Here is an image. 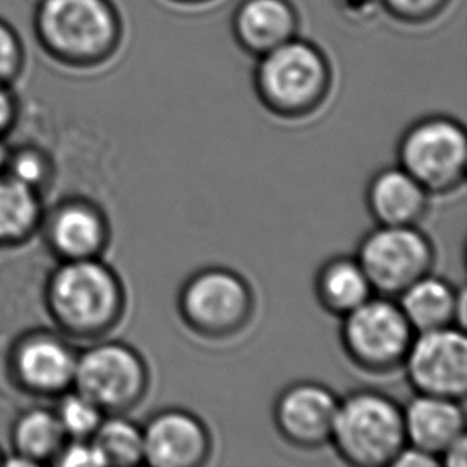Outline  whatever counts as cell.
<instances>
[{
	"instance_id": "cell-33",
	"label": "cell",
	"mask_w": 467,
	"mask_h": 467,
	"mask_svg": "<svg viewBox=\"0 0 467 467\" xmlns=\"http://www.w3.org/2000/svg\"><path fill=\"white\" fill-rule=\"evenodd\" d=\"M4 458H5V455H4V451L0 449V466H2V462H4Z\"/></svg>"
},
{
	"instance_id": "cell-10",
	"label": "cell",
	"mask_w": 467,
	"mask_h": 467,
	"mask_svg": "<svg viewBox=\"0 0 467 467\" xmlns=\"http://www.w3.org/2000/svg\"><path fill=\"white\" fill-rule=\"evenodd\" d=\"M78 351L57 330H29L13 343L8 375L19 391L57 399L72 389Z\"/></svg>"
},
{
	"instance_id": "cell-30",
	"label": "cell",
	"mask_w": 467,
	"mask_h": 467,
	"mask_svg": "<svg viewBox=\"0 0 467 467\" xmlns=\"http://www.w3.org/2000/svg\"><path fill=\"white\" fill-rule=\"evenodd\" d=\"M441 466L443 467H466L467 466V441L466 436L458 439L451 443L449 449L439 456Z\"/></svg>"
},
{
	"instance_id": "cell-31",
	"label": "cell",
	"mask_w": 467,
	"mask_h": 467,
	"mask_svg": "<svg viewBox=\"0 0 467 467\" xmlns=\"http://www.w3.org/2000/svg\"><path fill=\"white\" fill-rule=\"evenodd\" d=\"M8 155H10V149L5 146V140H0V172L5 171Z\"/></svg>"
},
{
	"instance_id": "cell-4",
	"label": "cell",
	"mask_w": 467,
	"mask_h": 467,
	"mask_svg": "<svg viewBox=\"0 0 467 467\" xmlns=\"http://www.w3.org/2000/svg\"><path fill=\"white\" fill-rule=\"evenodd\" d=\"M328 443L349 466L391 467L407 445L402 405L377 389L349 392L338 402Z\"/></svg>"
},
{
	"instance_id": "cell-9",
	"label": "cell",
	"mask_w": 467,
	"mask_h": 467,
	"mask_svg": "<svg viewBox=\"0 0 467 467\" xmlns=\"http://www.w3.org/2000/svg\"><path fill=\"white\" fill-rule=\"evenodd\" d=\"M356 257L373 292L396 298L432 272L436 247L418 225H377L360 240Z\"/></svg>"
},
{
	"instance_id": "cell-26",
	"label": "cell",
	"mask_w": 467,
	"mask_h": 467,
	"mask_svg": "<svg viewBox=\"0 0 467 467\" xmlns=\"http://www.w3.org/2000/svg\"><path fill=\"white\" fill-rule=\"evenodd\" d=\"M386 12L404 23H424L436 18L449 0H379Z\"/></svg>"
},
{
	"instance_id": "cell-19",
	"label": "cell",
	"mask_w": 467,
	"mask_h": 467,
	"mask_svg": "<svg viewBox=\"0 0 467 467\" xmlns=\"http://www.w3.org/2000/svg\"><path fill=\"white\" fill-rule=\"evenodd\" d=\"M12 455L4 458L2 466H44L53 464L67 437L57 413L47 407H31L21 411L10 431Z\"/></svg>"
},
{
	"instance_id": "cell-8",
	"label": "cell",
	"mask_w": 467,
	"mask_h": 467,
	"mask_svg": "<svg viewBox=\"0 0 467 467\" xmlns=\"http://www.w3.org/2000/svg\"><path fill=\"white\" fill-rule=\"evenodd\" d=\"M340 319V345L354 367L370 375L402 368L415 330L396 298L372 296Z\"/></svg>"
},
{
	"instance_id": "cell-20",
	"label": "cell",
	"mask_w": 467,
	"mask_h": 467,
	"mask_svg": "<svg viewBox=\"0 0 467 467\" xmlns=\"http://www.w3.org/2000/svg\"><path fill=\"white\" fill-rule=\"evenodd\" d=\"M315 296L328 315L343 317L375 292L356 255H337L316 273Z\"/></svg>"
},
{
	"instance_id": "cell-11",
	"label": "cell",
	"mask_w": 467,
	"mask_h": 467,
	"mask_svg": "<svg viewBox=\"0 0 467 467\" xmlns=\"http://www.w3.org/2000/svg\"><path fill=\"white\" fill-rule=\"evenodd\" d=\"M405 377L420 394L464 400L467 391V338L464 328L418 332L405 356Z\"/></svg>"
},
{
	"instance_id": "cell-21",
	"label": "cell",
	"mask_w": 467,
	"mask_h": 467,
	"mask_svg": "<svg viewBox=\"0 0 467 467\" xmlns=\"http://www.w3.org/2000/svg\"><path fill=\"white\" fill-rule=\"evenodd\" d=\"M40 192L0 172V247H16L32 238L44 222Z\"/></svg>"
},
{
	"instance_id": "cell-15",
	"label": "cell",
	"mask_w": 467,
	"mask_h": 467,
	"mask_svg": "<svg viewBox=\"0 0 467 467\" xmlns=\"http://www.w3.org/2000/svg\"><path fill=\"white\" fill-rule=\"evenodd\" d=\"M402 415L407 443L437 458L466 436L462 400L417 392L402 405Z\"/></svg>"
},
{
	"instance_id": "cell-17",
	"label": "cell",
	"mask_w": 467,
	"mask_h": 467,
	"mask_svg": "<svg viewBox=\"0 0 467 467\" xmlns=\"http://www.w3.org/2000/svg\"><path fill=\"white\" fill-rule=\"evenodd\" d=\"M396 300L415 334L466 326V292L432 272L409 285Z\"/></svg>"
},
{
	"instance_id": "cell-18",
	"label": "cell",
	"mask_w": 467,
	"mask_h": 467,
	"mask_svg": "<svg viewBox=\"0 0 467 467\" xmlns=\"http://www.w3.org/2000/svg\"><path fill=\"white\" fill-rule=\"evenodd\" d=\"M297 12L289 0H243L234 15V37L257 57L297 37Z\"/></svg>"
},
{
	"instance_id": "cell-13",
	"label": "cell",
	"mask_w": 467,
	"mask_h": 467,
	"mask_svg": "<svg viewBox=\"0 0 467 467\" xmlns=\"http://www.w3.org/2000/svg\"><path fill=\"white\" fill-rule=\"evenodd\" d=\"M144 462L153 467H200L213 453V436L202 418L179 407L153 413L142 426Z\"/></svg>"
},
{
	"instance_id": "cell-22",
	"label": "cell",
	"mask_w": 467,
	"mask_h": 467,
	"mask_svg": "<svg viewBox=\"0 0 467 467\" xmlns=\"http://www.w3.org/2000/svg\"><path fill=\"white\" fill-rule=\"evenodd\" d=\"M91 441L106 466H138L144 462L142 426L130 420L127 413L106 415Z\"/></svg>"
},
{
	"instance_id": "cell-25",
	"label": "cell",
	"mask_w": 467,
	"mask_h": 467,
	"mask_svg": "<svg viewBox=\"0 0 467 467\" xmlns=\"http://www.w3.org/2000/svg\"><path fill=\"white\" fill-rule=\"evenodd\" d=\"M5 172L37 192H42L53 174L47 155L34 147L10 150Z\"/></svg>"
},
{
	"instance_id": "cell-28",
	"label": "cell",
	"mask_w": 467,
	"mask_h": 467,
	"mask_svg": "<svg viewBox=\"0 0 467 467\" xmlns=\"http://www.w3.org/2000/svg\"><path fill=\"white\" fill-rule=\"evenodd\" d=\"M18 93L13 85L0 83V140H5L6 136L12 133L19 119Z\"/></svg>"
},
{
	"instance_id": "cell-29",
	"label": "cell",
	"mask_w": 467,
	"mask_h": 467,
	"mask_svg": "<svg viewBox=\"0 0 467 467\" xmlns=\"http://www.w3.org/2000/svg\"><path fill=\"white\" fill-rule=\"evenodd\" d=\"M441 466L439 458L431 455L428 451L405 445L404 449L399 451L398 456L391 462V467H437Z\"/></svg>"
},
{
	"instance_id": "cell-14",
	"label": "cell",
	"mask_w": 467,
	"mask_h": 467,
	"mask_svg": "<svg viewBox=\"0 0 467 467\" xmlns=\"http://www.w3.org/2000/svg\"><path fill=\"white\" fill-rule=\"evenodd\" d=\"M42 223L47 244L57 260L98 259L110 243L108 215L83 198L57 204Z\"/></svg>"
},
{
	"instance_id": "cell-7",
	"label": "cell",
	"mask_w": 467,
	"mask_h": 467,
	"mask_svg": "<svg viewBox=\"0 0 467 467\" xmlns=\"http://www.w3.org/2000/svg\"><path fill=\"white\" fill-rule=\"evenodd\" d=\"M398 164L431 196L453 193L466 179V130L445 115H431L411 123L399 140Z\"/></svg>"
},
{
	"instance_id": "cell-23",
	"label": "cell",
	"mask_w": 467,
	"mask_h": 467,
	"mask_svg": "<svg viewBox=\"0 0 467 467\" xmlns=\"http://www.w3.org/2000/svg\"><path fill=\"white\" fill-rule=\"evenodd\" d=\"M57 399V405L53 410L57 413V421L61 424L66 437L77 441L91 439L106 413L74 388Z\"/></svg>"
},
{
	"instance_id": "cell-27",
	"label": "cell",
	"mask_w": 467,
	"mask_h": 467,
	"mask_svg": "<svg viewBox=\"0 0 467 467\" xmlns=\"http://www.w3.org/2000/svg\"><path fill=\"white\" fill-rule=\"evenodd\" d=\"M53 466L101 467L106 466V462L91 439H67L61 451L57 453V460L53 462Z\"/></svg>"
},
{
	"instance_id": "cell-3",
	"label": "cell",
	"mask_w": 467,
	"mask_h": 467,
	"mask_svg": "<svg viewBox=\"0 0 467 467\" xmlns=\"http://www.w3.org/2000/svg\"><path fill=\"white\" fill-rule=\"evenodd\" d=\"M330 78L326 55L315 44L297 37L259 57L254 72L262 104L287 120L304 119L321 108Z\"/></svg>"
},
{
	"instance_id": "cell-32",
	"label": "cell",
	"mask_w": 467,
	"mask_h": 467,
	"mask_svg": "<svg viewBox=\"0 0 467 467\" xmlns=\"http://www.w3.org/2000/svg\"><path fill=\"white\" fill-rule=\"evenodd\" d=\"M172 2H177V4H202V2H208V0H172Z\"/></svg>"
},
{
	"instance_id": "cell-1",
	"label": "cell",
	"mask_w": 467,
	"mask_h": 467,
	"mask_svg": "<svg viewBox=\"0 0 467 467\" xmlns=\"http://www.w3.org/2000/svg\"><path fill=\"white\" fill-rule=\"evenodd\" d=\"M31 26L38 50L69 72L101 69L123 42V19L112 0H37Z\"/></svg>"
},
{
	"instance_id": "cell-16",
	"label": "cell",
	"mask_w": 467,
	"mask_h": 467,
	"mask_svg": "<svg viewBox=\"0 0 467 467\" xmlns=\"http://www.w3.org/2000/svg\"><path fill=\"white\" fill-rule=\"evenodd\" d=\"M431 195L399 164L377 171L367 183L366 206L377 225H420Z\"/></svg>"
},
{
	"instance_id": "cell-2",
	"label": "cell",
	"mask_w": 467,
	"mask_h": 467,
	"mask_svg": "<svg viewBox=\"0 0 467 467\" xmlns=\"http://www.w3.org/2000/svg\"><path fill=\"white\" fill-rule=\"evenodd\" d=\"M45 310L69 340H101L127 311L120 275L102 257L59 260L44 287Z\"/></svg>"
},
{
	"instance_id": "cell-24",
	"label": "cell",
	"mask_w": 467,
	"mask_h": 467,
	"mask_svg": "<svg viewBox=\"0 0 467 467\" xmlns=\"http://www.w3.org/2000/svg\"><path fill=\"white\" fill-rule=\"evenodd\" d=\"M27 67V48L18 29L0 16V83L13 85L25 76Z\"/></svg>"
},
{
	"instance_id": "cell-12",
	"label": "cell",
	"mask_w": 467,
	"mask_h": 467,
	"mask_svg": "<svg viewBox=\"0 0 467 467\" xmlns=\"http://www.w3.org/2000/svg\"><path fill=\"white\" fill-rule=\"evenodd\" d=\"M340 399L317 381H296L279 392L273 423L285 442L300 450L321 449L330 442Z\"/></svg>"
},
{
	"instance_id": "cell-5",
	"label": "cell",
	"mask_w": 467,
	"mask_h": 467,
	"mask_svg": "<svg viewBox=\"0 0 467 467\" xmlns=\"http://www.w3.org/2000/svg\"><path fill=\"white\" fill-rule=\"evenodd\" d=\"M255 297L251 285L223 266L193 273L177 294V313L183 326L204 340H228L251 324Z\"/></svg>"
},
{
	"instance_id": "cell-6",
	"label": "cell",
	"mask_w": 467,
	"mask_h": 467,
	"mask_svg": "<svg viewBox=\"0 0 467 467\" xmlns=\"http://www.w3.org/2000/svg\"><path fill=\"white\" fill-rule=\"evenodd\" d=\"M76 391L106 415L128 413L146 399L150 370L136 348L120 340H95L77 356Z\"/></svg>"
}]
</instances>
